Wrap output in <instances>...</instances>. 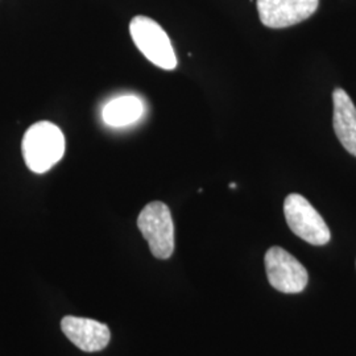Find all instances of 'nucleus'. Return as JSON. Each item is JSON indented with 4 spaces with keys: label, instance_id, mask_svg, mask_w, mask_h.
<instances>
[{
    "label": "nucleus",
    "instance_id": "nucleus-6",
    "mask_svg": "<svg viewBox=\"0 0 356 356\" xmlns=\"http://www.w3.org/2000/svg\"><path fill=\"white\" fill-rule=\"evenodd\" d=\"M260 22L272 29L296 26L318 10L319 0H257Z\"/></svg>",
    "mask_w": 356,
    "mask_h": 356
},
{
    "label": "nucleus",
    "instance_id": "nucleus-3",
    "mask_svg": "<svg viewBox=\"0 0 356 356\" xmlns=\"http://www.w3.org/2000/svg\"><path fill=\"white\" fill-rule=\"evenodd\" d=\"M138 227L156 259L166 260L175 251V225L169 207L154 201L141 210Z\"/></svg>",
    "mask_w": 356,
    "mask_h": 356
},
{
    "label": "nucleus",
    "instance_id": "nucleus-10",
    "mask_svg": "<svg viewBox=\"0 0 356 356\" xmlns=\"http://www.w3.org/2000/svg\"><path fill=\"white\" fill-rule=\"evenodd\" d=\"M229 188H231V189H235V188H236V184H229Z\"/></svg>",
    "mask_w": 356,
    "mask_h": 356
},
{
    "label": "nucleus",
    "instance_id": "nucleus-8",
    "mask_svg": "<svg viewBox=\"0 0 356 356\" xmlns=\"http://www.w3.org/2000/svg\"><path fill=\"white\" fill-rule=\"evenodd\" d=\"M332 126L344 149L356 157V107L343 89L332 92Z\"/></svg>",
    "mask_w": 356,
    "mask_h": 356
},
{
    "label": "nucleus",
    "instance_id": "nucleus-2",
    "mask_svg": "<svg viewBox=\"0 0 356 356\" xmlns=\"http://www.w3.org/2000/svg\"><path fill=\"white\" fill-rule=\"evenodd\" d=\"M129 33L148 61L164 70L176 69L177 57L173 45L159 23L147 16H135L129 24Z\"/></svg>",
    "mask_w": 356,
    "mask_h": 356
},
{
    "label": "nucleus",
    "instance_id": "nucleus-1",
    "mask_svg": "<svg viewBox=\"0 0 356 356\" xmlns=\"http://www.w3.org/2000/svg\"><path fill=\"white\" fill-rule=\"evenodd\" d=\"M22 149L26 166L42 175L64 157V132L51 122H38L26 129Z\"/></svg>",
    "mask_w": 356,
    "mask_h": 356
},
{
    "label": "nucleus",
    "instance_id": "nucleus-5",
    "mask_svg": "<svg viewBox=\"0 0 356 356\" xmlns=\"http://www.w3.org/2000/svg\"><path fill=\"white\" fill-rule=\"evenodd\" d=\"M269 284L281 293L296 294L306 288L309 275L306 268L281 247H270L264 257Z\"/></svg>",
    "mask_w": 356,
    "mask_h": 356
},
{
    "label": "nucleus",
    "instance_id": "nucleus-4",
    "mask_svg": "<svg viewBox=\"0 0 356 356\" xmlns=\"http://www.w3.org/2000/svg\"><path fill=\"white\" fill-rule=\"evenodd\" d=\"M284 216L293 234L313 245L330 242L331 232L314 206L301 194L293 193L285 198Z\"/></svg>",
    "mask_w": 356,
    "mask_h": 356
},
{
    "label": "nucleus",
    "instance_id": "nucleus-7",
    "mask_svg": "<svg viewBox=\"0 0 356 356\" xmlns=\"http://www.w3.org/2000/svg\"><path fill=\"white\" fill-rule=\"evenodd\" d=\"M61 329L66 338L85 353L102 351L111 338L107 325L94 319L67 316L61 321Z\"/></svg>",
    "mask_w": 356,
    "mask_h": 356
},
{
    "label": "nucleus",
    "instance_id": "nucleus-9",
    "mask_svg": "<svg viewBox=\"0 0 356 356\" xmlns=\"http://www.w3.org/2000/svg\"><path fill=\"white\" fill-rule=\"evenodd\" d=\"M144 113V106L138 97L124 95L115 98L103 108V120L110 127H126L138 122Z\"/></svg>",
    "mask_w": 356,
    "mask_h": 356
}]
</instances>
